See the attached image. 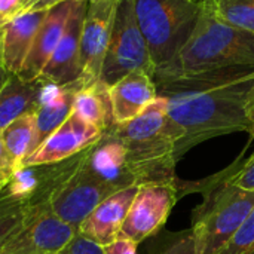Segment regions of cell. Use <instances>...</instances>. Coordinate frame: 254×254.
I'll return each mask as SVG.
<instances>
[{
    "label": "cell",
    "instance_id": "6da1fadb",
    "mask_svg": "<svg viewBox=\"0 0 254 254\" xmlns=\"http://www.w3.org/2000/svg\"><path fill=\"white\" fill-rule=\"evenodd\" d=\"M158 97L165 98L180 131L177 162L195 146L234 132H252L247 97L254 67H228L179 76H155Z\"/></svg>",
    "mask_w": 254,
    "mask_h": 254
},
{
    "label": "cell",
    "instance_id": "7a4b0ae2",
    "mask_svg": "<svg viewBox=\"0 0 254 254\" xmlns=\"http://www.w3.org/2000/svg\"><path fill=\"white\" fill-rule=\"evenodd\" d=\"M234 164L198 182H177L180 198L199 192L202 202L192 211V225L199 254L219 253L243 226L254 208V190L231 182Z\"/></svg>",
    "mask_w": 254,
    "mask_h": 254
},
{
    "label": "cell",
    "instance_id": "3957f363",
    "mask_svg": "<svg viewBox=\"0 0 254 254\" xmlns=\"http://www.w3.org/2000/svg\"><path fill=\"white\" fill-rule=\"evenodd\" d=\"M110 128L127 147L137 185L177 182L176 144L180 131L168 115L165 98L158 97L132 121Z\"/></svg>",
    "mask_w": 254,
    "mask_h": 254
},
{
    "label": "cell",
    "instance_id": "277c9868",
    "mask_svg": "<svg viewBox=\"0 0 254 254\" xmlns=\"http://www.w3.org/2000/svg\"><path fill=\"white\" fill-rule=\"evenodd\" d=\"M228 67H254V33L219 19L201 3V13L189 40L171 63L155 71V76H179Z\"/></svg>",
    "mask_w": 254,
    "mask_h": 254
},
{
    "label": "cell",
    "instance_id": "5b68a950",
    "mask_svg": "<svg viewBox=\"0 0 254 254\" xmlns=\"http://www.w3.org/2000/svg\"><path fill=\"white\" fill-rule=\"evenodd\" d=\"M88 149L63 162L48 164L45 183L37 195L28 199L74 228H79L101 201L118 192L91 173L86 164Z\"/></svg>",
    "mask_w": 254,
    "mask_h": 254
},
{
    "label": "cell",
    "instance_id": "8992f818",
    "mask_svg": "<svg viewBox=\"0 0 254 254\" xmlns=\"http://www.w3.org/2000/svg\"><path fill=\"white\" fill-rule=\"evenodd\" d=\"M134 7L155 67L159 70L171 63L189 40L201 13V1L134 0Z\"/></svg>",
    "mask_w": 254,
    "mask_h": 254
},
{
    "label": "cell",
    "instance_id": "52a82bcc",
    "mask_svg": "<svg viewBox=\"0 0 254 254\" xmlns=\"http://www.w3.org/2000/svg\"><path fill=\"white\" fill-rule=\"evenodd\" d=\"M155 76V63L135 16L134 0H119L98 83L107 89L131 71Z\"/></svg>",
    "mask_w": 254,
    "mask_h": 254
},
{
    "label": "cell",
    "instance_id": "ba28073f",
    "mask_svg": "<svg viewBox=\"0 0 254 254\" xmlns=\"http://www.w3.org/2000/svg\"><path fill=\"white\" fill-rule=\"evenodd\" d=\"M177 182L138 185V190L122 225L121 235L135 244H141L159 234L180 199Z\"/></svg>",
    "mask_w": 254,
    "mask_h": 254
},
{
    "label": "cell",
    "instance_id": "9c48e42d",
    "mask_svg": "<svg viewBox=\"0 0 254 254\" xmlns=\"http://www.w3.org/2000/svg\"><path fill=\"white\" fill-rule=\"evenodd\" d=\"M119 0L88 3L80 36V80L82 88L98 83L107 54Z\"/></svg>",
    "mask_w": 254,
    "mask_h": 254
},
{
    "label": "cell",
    "instance_id": "30bf717a",
    "mask_svg": "<svg viewBox=\"0 0 254 254\" xmlns=\"http://www.w3.org/2000/svg\"><path fill=\"white\" fill-rule=\"evenodd\" d=\"M76 235L77 228L36 207L30 220L0 246V254H58Z\"/></svg>",
    "mask_w": 254,
    "mask_h": 254
},
{
    "label": "cell",
    "instance_id": "8fae6325",
    "mask_svg": "<svg viewBox=\"0 0 254 254\" xmlns=\"http://www.w3.org/2000/svg\"><path fill=\"white\" fill-rule=\"evenodd\" d=\"M86 7L88 0H73L65 30L36 80L52 86H67L80 80V36Z\"/></svg>",
    "mask_w": 254,
    "mask_h": 254
},
{
    "label": "cell",
    "instance_id": "7c38bea8",
    "mask_svg": "<svg viewBox=\"0 0 254 254\" xmlns=\"http://www.w3.org/2000/svg\"><path fill=\"white\" fill-rule=\"evenodd\" d=\"M103 134V129L82 121L71 112V115L24 159L22 167L48 165L70 159L94 146Z\"/></svg>",
    "mask_w": 254,
    "mask_h": 254
},
{
    "label": "cell",
    "instance_id": "4fadbf2b",
    "mask_svg": "<svg viewBox=\"0 0 254 254\" xmlns=\"http://www.w3.org/2000/svg\"><path fill=\"white\" fill-rule=\"evenodd\" d=\"M137 190L138 185H132L101 201L79 225L77 234L101 247L113 243L121 235L122 225Z\"/></svg>",
    "mask_w": 254,
    "mask_h": 254
},
{
    "label": "cell",
    "instance_id": "5bb4252c",
    "mask_svg": "<svg viewBox=\"0 0 254 254\" xmlns=\"http://www.w3.org/2000/svg\"><path fill=\"white\" fill-rule=\"evenodd\" d=\"M113 125H122L141 115L156 98L155 79L144 70H135L109 88Z\"/></svg>",
    "mask_w": 254,
    "mask_h": 254
},
{
    "label": "cell",
    "instance_id": "9a60e30c",
    "mask_svg": "<svg viewBox=\"0 0 254 254\" xmlns=\"http://www.w3.org/2000/svg\"><path fill=\"white\" fill-rule=\"evenodd\" d=\"M86 164L95 177L116 190L137 185L128 165L127 147L112 128H107L103 137L88 149Z\"/></svg>",
    "mask_w": 254,
    "mask_h": 254
},
{
    "label": "cell",
    "instance_id": "2e32d148",
    "mask_svg": "<svg viewBox=\"0 0 254 254\" xmlns=\"http://www.w3.org/2000/svg\"><path fill=\"white\" fill-rule=\"evenodd\" d=\"M48 10L22 12L0 27V64L10 74H19L33 40Z\"/></svg>",
    "mask_w": 254,
    "mask_h": 254
},
{
    "label": "cell",
    "instance_id": "e0dca14e",
    "mask_svg": "<svg viewBox=\"0 0 254 254\" xmlns=\"http://www.w3.org/2000/svg\"><path fill=\"white\" fill-rule=\"evenodd\" d=\"M71 6L73 0H65L48 9V13L36 33L31 49L18 74L22 80L33 82L40 76L65 30Z\"/></svg>",
    "mask_w": 254,
    "mask_h": 254
},
{
    "label": "cell",
    "instance_id": "ac0fdd59",
    "mask_svg": "<svg viewBox=\"0 0 254 254\" xmlns=\"http://www.w3.org/2000/svg\"><path fill=\"white\" fill-rule=\"evenodd\" d=\"M80 88L82 85L79 82L67 86H52V85L45 86L42 101L34 112L36 149L71 115L74 95Z\"/></svg>",
    "mask_w": 254,
    "mask_h": 254
},
{
    "label": "cell",
    "instance_id": "d6986e66",
    "mask_svg": "<svg viewBox=\"0 0 254 254\" xmlns=\"http://www.w3.org/2000/svg\"><path fill=\"white\" fill-rule=\"evenodd\" d=\"M45 83L25 82L18 74H10L0 89V132L19 116L36 112L42 101Z\"/></svg>",
    "mask_w": 254,
    "mask_h": 254
},
{
    "label": "cell",
    "instance_id": "ffe728a7",
    "mask_svg": "<svg viewBox=\"0 0 254 254\" xmlns=\"http://www.w3.org/2000/svg\"><path fill=\"white\" fill-rule=\"evenodd\" d=\"M73 113L82 121L106 131L113 125L109 89L101 83L80 88L74 95Z\"/></svg>",
    "mask_w": 254,
    "mask_h": 254
},
{
    "label": "cell",
    "instance_id": "44dd1931",
    "mask_svg": "<svg viewBox=\"0 0 254 254\" xmlns=\"http://www.w3.org/2000/svg\"><path fill=\"white\" fill-rule=\"evenodd\" d=\"M4 147L10 156L13 168L22 167L24 159L36 149V116L34 112L25 113L9 124L1 132Z\"/></svg>",
    "mask_w": 254,
    "mask_h": 254
},
{
    "label": "cell",
    "instance_id": "7402d4cb",
    "mask_svg": "<svg viewBox=\"0 0 254 254\" xmlns=\"http://www.w3.org/2000/svg\"><path fill=\"white\" fill-rule=\"evenodd\" d=\"M34 211L36 207L30 201L13 198L4 189L0 193V246L18 232Z\"/></svg>",
    "mask_w": 254,
    "mask_h": 254
},
{
    "label": "cell",
    "instance_id": "603a6c76",
    "mask_svg": "<svg viewBox=\"0 0 254 254\" xmlns=\"http://www.w3.org/2000/svg\"><path fill=\"white\" fill-rule=\"evenodd\" d=\"M219 19L254 33V0H201Z\"/></svg>",
    "mask_w": 254,
    "mask_h": 254
},
{
    "label": "cell",
    "instance_id": "cb8c5ba5",
    "mask_svg": "<svg viewBox=\"0 0 254 254\" xmlns=\"http://www.w3.org/2000/svg\"><path fill=\"white\" fill-rule=\"evenodd\" d=\"M149 240L144 254H199L196 237L190 228L176 232L162 229Z\"/></svg>",
    "mask_w": 254,
    "mask_h": 254
},
{
    "label": "cell",
    "instance_id": "d4e9b609",
    "mask_svg": "<svg viewBox=\"0 0 254 254\" xmlns=\"http://www.w3.org/2000/svg\"><path fill=\"white\" fill-rule=\"evenodd\" d=\"M48 174V165H28L13 171L6 192L18 199H31L37 195Z\"/></svg>",
    "mask_w": 254,
    "mask_h": 254
},
{
    "label": "cell",
    "instance_id": "484cf974",
    "mask_svg": "<svg viewBox=\"0 0 254 254\" xmlns=\"http://www.w3.org/2000/svg\"><path fill=\"white\" fill-rule=\"evenodd\" d=\"M216 254H254V208L229 243Z\"/></svg>",
    "mask_w": 254,
    "mask_h": 254
},
{
    "label": "cell",
    "instance_id": "4316f807",
    "mask_svg": "<svg viewBox=\"0 0 254 254\" xmlns=\"http://www.w3.org/2000/svg\"><path fill=\"white\" fill-rule=\"evenodd\" d=\"M231 182L243 189L254 190V152L253 155L244 161L241 155L234 162V171L231 174Z\"/></svg>",
    "mask_w": 254,
    "mask_h": 254
},
{
    "label": "cell",
    "instance_id": "83f0119b",
    "mask_svg": "<svg viewBox=\"0 0 254 254\" xmlns=\"http://www.w3.org/2000/svg\"><path fill=\"white\" fill-rule=\"evenodd\" d=\"M58 254H103V247L77 234Z\"/></svg>",
    "mask_w": 254,
    "mask_h": 254
},
{
    "label": "cell",
    "instance_id": "f1b7e54d",
    "mask_svg": "<svg viewBox=\"0 0 254 254\" xmlns=\"http://www.w3.org/2000/svg\"><path fill=\"white\" fill-rule=\"evenodd\" d=\"M137 247L138 244L124 235H119L113 243L103 247V254H138Z\"/></svg>",
    "mask_w": 254,
    "mask_h": 254
},
{
    "label": "cell",
    "instance_id": "f546056e",
    "mask_svg": "<svg viewBox=\"0 0 254 254\" xmlns=\"http://www.w3.org/2000/svg\"><path fill=\"white\" fill-rule=\"evenodd\" d=\"M15 168H13V164L10 161V156L4 147V143H3V138H1V134H0V180H4V182H10V177L13 174Z\"/></svg>",
    "mask_w": 254,
    "mask_h": 254
},
{
    "label": "cell",
    "instance_id": "4dcf8cb0",
    "mask_svg": "<svg viewBox=\"0 0 254 254\" xmlns=\"http://www.w3.org/2000/svg\"><path fill=\"white\" fill-rule=\"evenodd\" d=\"M22 0H0V27L19 13Z\"/></svg>",
    "mask_w": 254,
    "mask_h": 254
},
{
    "label": "cell",
    "instance_id": "1f68e13d",
    "mask_svg": "<svg viewBox=\"0 0 254 254\" xmlns=\"http://www.w3.org/2000/svg\"><path fill=\"white\" fill-rule=\"evenodd\" d=\"M65 1V0H22V6L19 9V13L22 12H39V10H48L52 6Z\"/></svg>",
    "mask_w": 254,
    "mask_h": 254
},
{
    "label": "cell",
    "instance_id": "d6a6232c",
    "mask_svg": "<svg viewBox=\"0 0 254 254\" xmlns=\"http://www.w3.org/2000/svg\"><path fill=\"white\" fill-rule=\"evenodd\" d=\"M247 116L250 119V124H252V132H250V137L252 140H254V83L249 92V97H247Z\"/></svg>",
    "mask_w": 254,
    "mask_h": 254
},
{
    "label": "cell",
    "instance_id": "836d02e7",
    "mask_svg": "<svg viewBox=\"0 0 254 254\" xmlns=\"http://www.w3.org/2000/svg\"><path fill=\"white\" fill-rule=\"evenodd\" d=\"M9 76H10V73H7V71L3 68V65L0 64V89H1L3 85L6 83V80L9 79Z\"/></svg>",
    "mask_w": 254,
    "mask_h": 254
},
{
    "label": "cell",
    "instance_id": "e575fe53",
    "mask_svg": "<svg viewBox=\"0 0 254 254\" xmlns=\"http://www.w3.org/2000/svg\"><path fill=\"white\" fill-rule=\"evenodd\" d=\"M9 183L7 182H4V180H0V193L6 189V186H7Z\"/></svg>",
    "mask_w": 254,
    "mask_h": 254
},
{
    "label": "cell",
    "instance_id": "d590c367",
    "mask_svg": "<svg viewBox=\"0 0 254 254\" xmlns=\"http://www.w3.org/2000/svg\"><path fill=\"white\" fill-rule=\"evenodd\" d=\"M94 1H100V0H88V3H94Z\"/></svg>",
    "mask_w": 254,
    "mask_h": 254
},
{
    "label": "cell",
    "instance_id": "8d00e7d4",
    "mask_svg": "<svg viewBox=\"0 0 254 254\" xmlns=\"http://www.w3.org/2000/svg\"><path fill=\"white\" fill-rule=\"evenodd\" d=\"M198 1H201V0H198Z\"/></svg>",
    "mask_w": 254,
    "mask_h": 254
}]
</instances>
